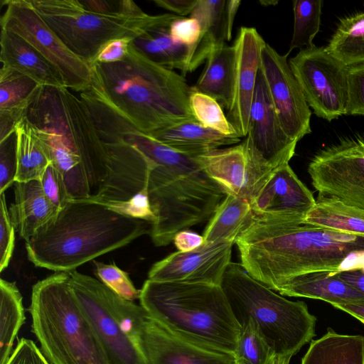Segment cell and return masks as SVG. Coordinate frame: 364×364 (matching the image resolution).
Listing matches in <instances>:
<instances>
[{"label": "cell", "mask_w": 364, "mask_h": 364, "mask_svg": "<svg viewBox=\"0 0 364 364\" xmlns=\"http://www.w3.org/2000/svg\"><path fill=\"white\" fill-rule=\"evenodd\" d=\"M17 169L15 132L0 141V194L15 183Z\"/></svg>", "instance_id": "41"}, {"label": "cell", "mask_w": 364, "mask_h": 364, "mask_svg": "<svg viewBox=\"0 0 364 364\" xmlns=\"http://www.w3.org/2000/svg\"><path fill=\"white\" fill-rule=\"evenodd\" d=\"M169 32L176 43L190 48L193 51L195 57L202 33L201 26L198 19L193 17H179L171 23Z\"/></svg>", "instance_id": "45"}, {"label": "cell", "mask_w": 364, "mask_h": 364, "mask_svg": "<svg viewBox=\"0 0 364 364\" xmlns=\"http://www.w3.org/2000/svg\"><path fill=\"white\" fill-rule=\"evenodd\" d=\"M194 157L227 194L240 197L249 203L267 178L247 158L242 142Z\"/></svg>", "instance_id": "20"}, {"label": "cell", "mask_w": 364, "mask_h": 364, "mask_svg": "<svg viewBox=\"0 0 364 364\" xmlns=\"http://www.w3.org/2000/svg\"><path fill=\"white\" fill-rule=\"evenodd\" d=\"M288 62L308 105L317 117L331 122L346 115L347 66L326 47L315 46L301 49Z\"/></svg>", "instance_id": "11"}, {"label": "cell", "mask_w": 364, "mask_h": 364, "mask_svg": "<svg viewBox=\"0 0 364 364\" xmlns=\"http://www.w3.org/2000/svg\"><path fill=\"white\" fill-rule=\"evenodd\" d=\"M245 141L256 156L272 168L289 163L295 154L298 142L284 131L260 69Z\"/></svg>", "instance_id": "15"}, {"label": "cell", "mask_w": 364, "mask_h": 364, "mask_svg": "<svg viewBox=\"0 0 364 364\" xmlns=\"http://www.w3.org/2000/svg\"><path fill=\"white\" fill-rule=\"evenodd\" d=\"M250 203L240 197L227 194L218 205L205 228V243H235L238 236L252 221Z\"/></svg>", "instance_id": "28"}, {"label": "cell", "mask_w": 364, "mask_h": 364, "mask_svg": "<svg viewBox=\"0 0 364 364\" xmlns=\"http://www.w3.org/2000/svg\"><path fill=\"white\" fill-rule=\"evenodd\" d=\"M348 67L364 63V11L342 18L326 47Z\"/></svg>", "instance_id": "32"}, {"label": "cell", "mask_w": 364, "mask_h": 364, "mask_svg": "<svg viewBox=\"0 0 364 364\" xmlns=\"http://www.w3.org/2000/svg\"><path fill=\"white\" fill-rule=\"evenodd\" d=\"M221 287L239 324L251 319L276 355L291 358L315 336L316 318L301 301L288 300L230 262Z\"/></svg>", "instance_id": "7"}, {"label": "cell", "mask_w": 364, "mask_h": 364, "mask_svg": "<svg viewBox=\"0 0 364 364\" xmlns=\"http://www.w3.org/2000/svg\"><path fill=\"white\" fill-rule=\"evenodd\" d=\"M0 60L31 77L41 86L65 87L58 71L31 45L17 34L1 29Z\"/></svg>", "instance_id": "22"}, {"label": "cell", "mask_w": 364, "mask_h": 364, "mask_svg": "<svg viewBox=\"0 0 364 364\" xmlns=\"http://www.w3.org/2000/svg\"><path fill=\"white\" fill-rule=\"evenodd\" d=\"M235 354L237 364H269L275 355L251 319L240 324Z\"/></svg>", "instance_id": "36"}, {"label": "cell", "mask_w": 364, "mask_h": 364, "mask_svg": "<svg viewBox=\"0 0 364 364\" xmlns=\"http://www.w3.org/2000/svg\"><path fill=\"white\" fill-rule=\"evenodd\" d=\"M189 103L195 119L203 127L225 135H238L215 98L193 87Z\"/></svg>", "instance_id": "37"}, {"label": "cell", "mask_w": 364, "mask_h": 364, "mask_svg": "<svg viewBox=\"0 0 364 364\" xmlns=\"http://www.w3.org/2000/svg\"><path fill=\"white\" fill-rule=\"evenodd\" d=\"M179 252H187L195 250L204 243L203 236L188 230H181L176 234L173 240Z\"/></svg>", "instance_id": "48"}, {"label": "cell", "mask_w": 364, "mask_h": 364, "mask_svg": "<svg viewBox=\"0 0 364 364\" xmlns=\"http://www.w3.org/2000/svg\"><path fill=\"white\" fill-rule=\"evenodd\" d=\"M278 1H260V3L262 4V5H264L266 6V3H268V4H273V5H275L277 4Z\"/></svg>", "instance_id": "53"}, {"label": "cell", "mask_w": 364, "mask_h": 364, "mask_svg": "<svg viewBox=\"0 0 364 364\" xmlns=\"http://www.w3.org/2000/svg\"><path fill=\"white\" fill-rule=\"evenodd\" d=\"M322 0L293 1L294 30L289 53L293 49L314 46L313 40L319 31Z\"/></svg>", "instance_id": "35"}, {"label": "cell", "mask_w": 364, "mask_h": 364, "mask_svg": "<svg viewBox=\"0 0 364 364\" xmlns=\"http://www.w3.org/2000/svg\"><path fill=\"white\" fill-rule=\"evenodd\" d=\"M132 41L131 39L122 38L109 42L100 52L95 62L109 63L123 60L127 55Z\"/></svg>", "instance_id": "47"}, {"label": "cell", "mask_w": 364, "mask_h": 364, "mask_svg": "<svg viewBox=\"0 0 364 364\" xmlns=\"http://www.w3.org/2000/svg\"><path fill=\"white\" fill-rule=\"evenodd\" d=\"M235 244L243 269L271 289L296 276L340 272L346 259L364 255L363 235L272 215H254Z\"/></svg>", "instance_id": "1"}, {"label": "cell", "mask_w": 364, "mask_h": 364, "mask_svg": "<svg viewBox=\"0 0 364 364\" xmlns=\"http://www.w3.org/2000/svg\"><path fill=\"white\" fill-rule=\"evenodd\" d=\"M272 289L283 296L320 299L330 304L364 301V294L343 281L338 272H316L296 276Z\"/></svg>", "instance_id": "24"}, {"label": "cell", "mask_w": 364, "mask_h": 364, "mask_svg": "<svg viewBox=\"0 0 364 364\" xmlns=\"http://www.w3.org/2000/svg\"><path fill=\"white\" fill-rule=\"evenodd\" d=\"M95 272L100 281L120 297L133 301L139 299L140 290L135 288L129 274L114 263L94 261Z\"/></svg>", "instance_id": "38"}, {"label": "cell", "mask_w": 364, "mask_h": 364, "mask_svg": "<svg viewBox=\"0 0 364 364\" xmlns=\"http://www.w3.org/2000/svg\"><path fill=\"white\" fill-rule=\"evenodd\" d=\"M232 247L231 243L204 242L191 252H173L152 265L148 279L221 285L231 262Z\"/></svg>", "instance_id": "16"}, {"label": "cell", "mask_w": 364, "mask_h": 364, "mask_svg": "<svg viewBox=\"0 0 364 364\" xmlns=\"http://www.w3.org/2000/svg\"><path fill=\"white\" fill-rule=\"evenodd\" d=\"M139 299L146 312L172 333L235 357L240 326L221 285L146 279Z\"/></svg>", "instance_id": "5"}, {"label": "cell", "mask_w": 364, "mask_h": 364, "mask_svg": "<svg viewBox=\"0 0 364 364\" xmlns=\"http://www.w3.org/2000/svg\"><path fill=\"white\" fill-rule=\"evenodd\" d=\"M58 212L45 195L39 181L14 183V203L9 213L16 230L25 241L36 235Z\"/></svg>", "instance_id": "23"}, {"label": "cell", "mask_w": 364, "mask_h": 364, "mask_svg": "<svg viewBox=\"0 0 364 364\" xmlns=\"http://www.w3.org/2000/svg\"><path fill=\"white\" fill-rule=\"evenodd\" d=\"M250 203L254 215L304 220L316 200L289 163H284L265 180Z\"/></svg>", "instance_id": "18"}, {"label": "cell", "mask_w": 364, "mask_h": 364, "mask_svg": "<svg viewBox=\"0 0 364 364\" xmlns=\"http://www.w3.org/2000/svg\"><path fill=\"white\" fill-rule=\"evenodd\" d=\"M307 170L318 196L364 210V135L345 137L319 150Z\"/></svg>", "instance_id": "12"}, {"label": "cell", "mask_w": 364, "mask_h": 364, "mask_svg": "<svg viewBox=\"0 0 364 364\" xmlns=\"http://www.w3.org/2000/svg\"><path fill=\"white\" fill-rule=\"evenodd\" d=\"M129 326L148 364H237L227 353L208 349L172 333L140 305L130 301Z\"/></svg>", "instance_id": "13"}, {"label": "cell", "mask_w": 364, "mask_h": 364, "mask_svg": "<svg viewBox=\"0 0 364 364\" xmlns=\"http://www.w3.org/2000/svg\"><path fill=\"white\" fill-rule=\"evenodd\" d=\"M182 154L196 156L219 147L240 141L235 135H225L205 128L197 122H187L148 134Z\"/></svg>", "instance_id": "26"}, {"label": "cell", "mask_w": 364, "mask_h": 364, "mask_svg": "<svg viewBox=\"0 0 364 364\" xmlns=\"http://www.w3.org/2000/svg\"><path fill=\"white\" fill-rule=\"evenodd\" d=\"M240 4L238 0H198L191 14V17L198 20L202 29L193 60V71L206 60L213 49L231 40Z\"/></svg>", "instance_id": "21"}, {"label": "cell", "mask_w": 364, "mask_h": 364, "mask_svg": "<svg viewBox=\"0 0 364 364\" xmlns=\"http://www.w3.org/2000/svg\"><path fill=\"white\" fill-rule=\"evenodd\" d=\"M346 115L364 116V63L348 67Z\"/></svg>", "instance_id": "40"}, {"label": "cell", "mask_w": 364, "mask_h": 364, "mask_svg": "<svg viewBox=\"0 0 364 364\" xmlns=\"http://www.w3.org/2000/svg\"><path fill=\"white\" fill-rule=\"evenodd\" d=\"M122 138L154 163L148 191L155 215L150 235L156 246L168 245L177 232L210 218L226 196L194 156L178 152L135 128L128 129Z\"/></svg>", "instance_id": "3"}, {"label": "cell", "mask_w": 364, "mask_h": 364, "mask_svg": "<svg viewBox=\"0 0 364 364\" xmlns=\"http://www.w3.org/2000/svg\"><path fill=\"white\" fill-rule=\"evenodd\" d=\"M41 86L31 77L7 66L0 70V112L26 114Z\"/></svg>", "instance_id": "34"}, {"label": "cell", "mask_w": 364, "mask_h": 364, "mask_svg": "<svg viewBox=\"0 0 364 364\" xmlns=\"http://www.w3.org/2000/svg\"><path fill=\"white\" fill-rule=\"evenodd\" d=\"M151 230L149 222L122 215L99 202L70 200L25 246L35 266L69 272Z\"/></svg>", "instance_id": "4"}, {"label": "cell", "mask_w": 364, "mask_h": 364, "mask_svg": "<svg viewBox=\"0 0 364 364\" xmlns=\"http://www.w3.org/2000/svg\"><path fill=\"white\" fill-rule=\"evenodd\" d=\"M175 16L156 24L132 41L134 48L152 62L164 68L178 69L185 77L193 72V51L188 47L176 43L171 37V23L179 18Z\"/></svg>", "instance_id": "25"}, {"label": "cell", "mask_w": 364, "mask_h": 364, "mask_svg": "<svg viewBox=\"0 0 364 364\" xmlns=\"http://www.w3.org/2000/svg\"><path fill=\"white\" fill-rule=\"evenodd\" d=\"M90 68V85L83 92L140 132L150 134L183 122H197L189 103L193 87L185 77L149 60L132 42L123 60L95 62Z\"/></svg>", "instance_id": "2"}, {"label": "cell", "mask_w": 364, "mask_h": 364, "mask_svg": "<svg viewBox=\"0 0 364 364\" xmlns=\"http://www.w3.org/2000/svg\"><path fill=\"white\" fill-rule=\"evenodd\" d=\"M235 50L226 43L213 49L193 89L215 98L229 109L232 100Z\"/></svg>", "instance_id": "27"}, {"label": "cell", "mask_w": 364, "mask_h": 364, "mask_svg": "<svg viewBox=\"0 0 364 364\" xmlns=\"http://www.w3.org/2000/svg\"><path fill=\"white\" fill-rule=\"evenodd\" d=\"M304 223L364 236V210L333 198L318 196Z\"/></svg>", "instance_id": "31"}, {"label": "cell", "mask_w": 364, "mask_h": 364, "mask_svg": "<svg viewBox=\"0 0 364 364\" xmlns=\"http://www.w3.org/2000/svg\"><path fill=\"white\" fill-rule=\"evenodd\" d=\"M333 307L346 312L364 324V301L331 304Z\"/></svg>", "instance_id": "51"}, {"label": "cell", "mask_w": 364, "mask_h": 364, "mask_svg": "<svg viewBox=\"0 0 364 364\" xmlns=\"http://www.w3.org/2000/svg\"><path fill=\"white\" fill-rule=\"evenodd\" d=\"M109 156V173L92 200L99 203L124 201L148 185L154 163L136 147L122 139L105 142Z\"/></svg>", "instance_id": "19"}, {"label": "cell", "mask_w": 364, "mask_h": 364, "mask_svg": "<svg viewBox=\"0 0 364 364\" xmlns=\"http://www.w3.org/2000/svg\"><path fill=\"white\" fill-rule=\"evenodd\" d=\"M290 360V357L275 355L269 364H289Z\"/></svg>", "instance_id": "52"}, {"label": "cell", "mask_w": 364, "mask_h": 364, "mask_svg": "<svg viewBox=\"0 0 364 364\" xmlns=\"http://www.w3.org/2000/svg\"><path fill=\"white\" fill-rule=\"evenodd\" d=\"M68 274L70 287L100 340L109 364H148L130 331L128 300L90 276L76 270Z\"/></svg>", "instance_id": "9"}, {"label": "cell", "mask_w": 364, "mask_h": 364, "mask_svg": "<svg viewBox=\"0 0 364 364\" xmlns=\"http://www.w3.org/2000/svg\"><path fill=\"white\" fill-rule=\"evenodd\" d=\"M30 313L33 332L53 364H109L68 272H55L33 286Z\"/></svg>", "instance_id": "6"}, {"label": "cell", "mask_w": 364, "mask_h": 364, "mask_svg": "<svg viewBox=\"0 0 364 364\" xmlns=\"http://www.w3.org/2000/svg\"><path fill=\"white\" fill-rule=\"evenodd\" d=\"M339 277L350 286L364 294V270L354 267L338 272Z\"/></svg>", "instance_id": "50"}, {"label": "cell", "mask_w": 364, "mask_h": 364, "mask_svg": "<svg viewBox=\"0 0 364 364\" xmlns=\"http://www.w3.org/2000/svg\"><path fill=\"white\" fill-rule=\"evenodd\" d=\"M266 42L255 28L242 26L234 42L235 50L232 100L227 117L240 137L247 134L250 112L262 51Z\"/></svg>", "instance_id": "17"}, {"label": "cell", "mask_w": 364, "mask_h": 364, "mask_svg": "<svg viewBox=\"0 0 364 364\" xmlns=\"http://www.w3.org/2000/svg\"><path fill=\"white\" fill-rule=\"evenodd\" d=\"M301 364H364V336L341 334L328 328L311 341Z\"/></svg>", "instance_id": "29"}, {"label": "cell", "mask_w": 364, "mask_h": 364, "mask_svg": "<svg viewBox=\"0 0 364 364\" xmlns=\"http://www.w3.org/2000/svg\"><path fill=\"white\" fill-rule=\"evenodd\" d=\"M0 272L9 264L15 243V228L11 222L4 193L0 194Z\"/></svg>", "instance_id": "42"}, {"label": "cell", "mask_w": 364, "mask_h": 364, "mask_svg": "<svg viewBox=\"0 0 364 364\" xmlns=\"http://www.w3.org/2000/svg\"><path fill=\"white\" fill-rule=\"evenodd\" d=\"M153 1L159 7L181 17L191 14L198 0H154Z\"/></svg>", "instance_id": "49"}, {"label": "cell", "mask_w": 364, "mask_h": 364, "mask_svg": "<svg viewBox=\"0 0 364 364\" xmlns=\"http://www.w3.org/2000/svg\"><path fill=\"white\" fill-rule=\"evenodd\" d=\"M84 8L91 12L117 16H138L144 15L132 0H80Z\"/></svg>", "instance_id": "44"}, {"label": "cell", "mask_w": 364, "mask_h": 364, "mask_svg": "<svg viewBox=\"0 0 364 364\" xmlns=\"http://www.w3.org/2000/svg\"><path fill=\"white\" fill-rule=\"evenodd\" d=\"M17 169L15 182L40 181L52 162L50 152L25 116L16 126Z\"/></svg>", "instance_id": "30"}, {"label": "cell", "mask_w": 364, "mask_h": 364, "mask_svg": "<svg viewBox=\"0 0 364 364\" xmlns=\"http://www.w3.org/2000/svg\"><path fill=\"white\" fill-rule=\"evenodd\" d=\"M39 181L45 195L58 210L72 200L63 175L52 162L48 165Z\"/></svg>", "instance_id": "43"}, {"label": "cell", "mask_w": 364, "mask_h": 364, "mask_svg": "<svg viewBox=\"0 0 364 364\" xmlns=\"http://www.w3.org/2000/svg\"><path fill=\"white\" fill-rule=\"evenodd\" d=\"M102 204L122 215L146 220L151 224L155 220V215L150 203L148 185L140 192L127 200L110 201L102 203Z\"/></svg>", "instance_id": "39"}, {"label": "cell", "mask_w": 364, "mask_h": 364, "mask_svg": "<svg viewBox=\"0 0 364 364\" xmlns=\"http://www.w3.org/2000/svg\"><path fill=\"white\" fill-rule=\"evenodd\" d=\"M29 1L65 46L90 66L109 42L122 38L133 41L150 27L176 16H107L85 9L80 0Z\"/></svg>", "instance_id": "8"}, {"label": "cell", "mask_w": 364, "mask_h": 364, "mask_svg": "<svg viewBox=\"0 0 364 364\" xmlns=\"http://www.w3.org/2000/svg\"><path fill=\"white\" fill-rule=\"evenodd\" d=\"M5 364H50L35 343L21 338Z\"/></svg>", "instance_id": "46"}, {"label": "cell", "mask_w": 364, "mask_h": 364, "mask_svg": "<svg viewBox=\"0 0 364 364\" xmlns=\"http://www.w3.org/2000/svg\"><path fill=\"white\" fill-rule=\"evenodd\" d=\"M289 53L281 55L266 43L262 51L260 70L284 131L299 141L311 132V111L289 67Z\"/></svg>", "instance_id": "14"}, {"label": "cell", "mask_w": 364, "mask_h": 364, "mask_svg": "<svg viewBox=\"0 0 364 364\" xmlns=\"http://www.w3.org/2000/svg\"><path fill=\"white\" fill-rule=\"evenodd\" d=\"M1 28L31 45L60 74L65 87L82 92L90 85V66L72 53L47 25L29 0H4Z\"/></svg>", "instance_id": "10"}, {"label": "cell", "mask_w": 364, "mask_h": 364, "mask_svg": "<svg viewBox=\"0 0 364 364\" xmlns=\"http://www.w3.org/2000/svg\"><path fill=\"white\" fill-rule=\"evenodd\" d=\"M23 297L15 282L0 279V364L11 355L16 336L25 321Z\"/></svg>", "instance_id": "33"}]
</instances>
